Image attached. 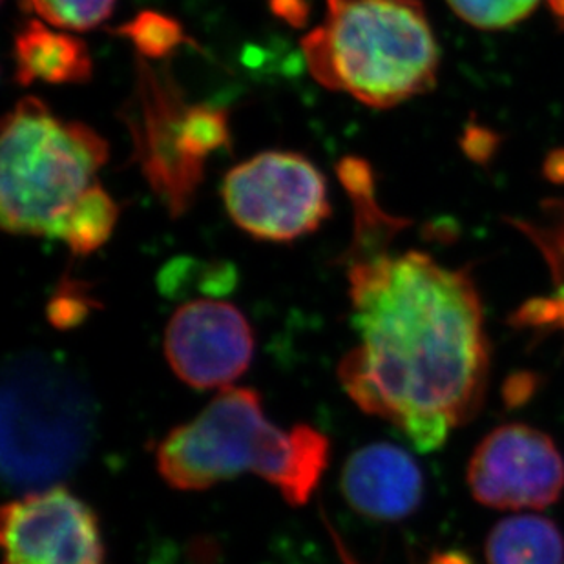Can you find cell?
<instances>
[{"mask_svg":"<svg viewBox=\"0 0 564 564\" xmlns=\"http://www.w3.org/2000/svg\"><path fill=\"white\" fill-rule=\"evenodd\" d=\"M539 380L538 375L530 371H519L511 377L506 378L502 386V399L508 408H521L532 400L533 394L538 393Z\"/></svg>","mask_w":564,"mask_h":564,"instance_id":"cell-20","label":"cell"},{"mask_svg":"<svg viewBox=\"0 0 564 564\" xmlns=\"http://www.w3.org/2000/svg\"><path fill=\"white\" fill-rule=\"evenodd\" d=\"M488 564H564V535L541 516L508 517L486 541Z\"/></svg>","mask_w":564,"mask_h":564,"instance_id":"cell-13","label":"cell"},{"mask_svg":"<svg viewBox=\"0 0 564 564\" xmlns=\"http://www.w3.org/2000/svg\"><path fill=\"white\" fill-rule=\"evenodd\" d=\"M15 80L30 86L85 85L94 75V61L85 41L50 28L46 22L28 21L19 28L13 43Z\"/></svg>","mask_w":564,"mask_h":564,"instance_id":"cell-12","label":"cell"},{"mask_svg":"<svg viewBox=\"0 0 564 564\" xmlns=\"http://www.w3.org/2000/svg\"><path fill=\"white\" fill-rule=\"evenodd\" d=\"M138 50L139 57L165 59L183 44H191V37L183 30L182 22L160 11H141L116 30Z\"/></svg>","mask_w":564,"mask_h":564,"instance_id":"cell-15","label":"cell"},{"mask_svg":"<svg viewBox=\"0 0 564 564\" xmlns=\"http://www.w3.org/2000/svg\"><path fill=\"white\" fill-rule=\"evenodd\" d=\"M302 50L319 85L368 107H397L437 80V39L416 0H327Z\"/></svg>","mask_w":564,"mask_h":564,"instance_id":"cell-3","label":"cell"},{"mask_svg":"<svg viewBox=\"0 0 564 564\" xmlns=\"http://www.w3.org/2000/svg\"><path fill=\"white\" fill-rule=\"evenodd\" d=\"M475 501L497 510H543L560 501L564 458L546 433L506 424L480 442L468 466Z\"/></svg>","mask_w":564,"mask_h":564,"instance_id":"cell-8","label":"cell"},{"mask_svg":"<svg viewBox=\"0 0 564 564\" xmlns=\"http://www.w3.org/2000/svg\"><path fill=\"white\" fill-rule=\"evenodd\" d=\"M549 2L554 15L557 17V21L564 26V0H549Z\"/></svg>","mask_w":564,"mask_h":564,"instance_id":"cell-23","label":"cell"},{"mask_svg":"<svg viewBox=\"0 0 564 564\" xmlns=\"http://www.w3.org/2000/svg\"><path fill=\"white\" fill-rule=\"evenodd\" d=\"M4 564H107L94 511L61 486L2 510Z\"/></svg>","mask_w":564,"mask_h":564,"instance_id":"cell-9","label":"cell"},{"mask_svg":"<svg viewBox=\"0 0 564 564\" xmlns=\"http://www.w3.org/2000/svg\"><path fill=\"white\" fill-rule=\"evenodd\" d=\"M188 107L171 69L152 68L139 57L132 99L119 118L132 135V160L172 218L187 213L205 177V165L192 160L183 144Z\"/></svg>","mask_w":564,"mask_h":564,"instance_id":"cell-7","label":"cell"},{"mask_svg":"<svg viewBox=\"0 0 564 564\" xmlns=\"http://www.w3.org/2000/svg\"><path fill=\"white\" fill-rule=\"evenodd\" d=\"M252 355L254 335L249 319L221 300L188 302L166 325V360L191 388H230L249 369Z\"/></svg>","mask_w":564,"mask_h":564,"instance_id":"cell-10","label":"cell"},{"mask_svg":"<svg viewBox=\"0 0 564 564\" xmlns=\"http://www.w3.org/2000/svg\"><path fill=\"white\" fill-rule=\"evenodd\" d=\"M91 302L77 282L63 283L55 299L50 302L48 316L57 327H72L79 324L90 313Z\"/></svg>","mask_w":564,"mask_h":564,"instance_id":"cell-19","label":"cell"},{"mask_svg":"<svg viewBox=\"0 0 564 564\" xmlns=\"http://www.w3.org/2000/svg\"><path fill=\"white\" fill-rule=\"evenodd\" d=\"M96 410L85 383L46 352L6 364L2 377V477L22 496L57 488L85 460Z\"/></svg>","mask_w":564,"mask_h":564,"instance_id":"cell-5","label":"cell"},{"mask_svg":"<svg viewBox=\"0 0 564 564\" xmlns=\"http://www.w3.org/2000/svg\"><path fill=\"white\" fill-rule=\"evenodd\" d=\"M271 6L278 17H282L294 26H302L307 19L305 0H271Z\"/></svg>","mask_w":564,"mask_h":564,"instance_id":"cell-21","label":"cell"},{"mask_svg":"<svg viewBox=\"0 0 564 564\" xmlns=\"http://www.w3.org/2000/svg\"><path fill=\"white\" fill-rule=\"evenodd\" d=\"M230 143L229 116L210 105H191L183 119V144L192 160L205 165L208 155Z\"/></svg>","mask_w":564,"mask_h":564,"instance_id":"cell-16","label":"cell"},{"mask_svg":"<svg viewBox=\"0 0 564 564\" xmlns=\"http://www.w3.org/2000/svg\"><path fill=\"white\" fill-rule=\"evenodd\" d=\"M155 463L166 485L202 491L241 474L274 486L291 506H304L329 464L324 433L299 424L274 426L251 388H225L188 424L161 442Z\"/></svg>","mask_w":564,"mask_h":564,"instance_id":"cell-2","label":"cell"},{"mask_svg":"<svg viewBox=\"0 0 564 564\" xmlns=\"http://www.w3.org/2000/svg\"><path fill=\"white\" fill-rule=\"evenodd\" d=\"M221 194L232 221L258 240L293 241L330 216L324 174L296 152L243 161L227 174Z\"/></svg>","mask_w":564,"mask_h":564,"instance_id":"cell-6","label":"cell"},{"mask_svg":"<svg viewBox=\"0 0 564 564\" xmlns=\"http://www.w3.org/2000/svg\"><path fill=\"white\" fill-rule=\"evenodd\" d=\"M427 564H474L468 555L463 552H444V554H435Z\"/></svg>","mask_w":564,"mask_h":564,"instance_id":"cell-22","label":"cell"},{"mask_svg":"<svg viewBox=\"0 0 564 564\" xmlns=\"http://www.w3.org/2000/svg\"><path fill=\"white\" fill-rule=\"evenodd\" d=\"M108 143L94 128L63 121L37 97H24L4 118L0 141V224L17 236L55 232L97 185Z\"/></svg>","mask_w":564,"mask_h":564,"instance_id":"cell-4","label":"cell"},{"mask_svg":"<svg viewBox=\"0 0 564 564\" xmlns=\"http://www.w3.org/2000/svg\"><path fill=\"white\" fill-rule=\"evenodd\" d=\"M119 207L97 183L69 210L55 232L75 256H88L101 249L118 224Z\"/></svg>","mask_w":564,"mask_h":564,"instance_id":"cell-14","label":"cell"},{"mask_svg":"<svg viewBox=\"0 0 564 564\" xmlns=\"http://www.w3.org/2000/svg\"><path fill=\"white\" fill-rule=\"evenodd\" d=\"M463 21L480 30H501L527 19L539 0H447Z\"/></svg>","mask_w":564,"mask_h":564,"instance_id":"cell-18","label":"cell"},{"mask_svg":"<svg viewBox=\"0 0 564 564\" xmlns=\"http://www.w3.org/2000/svg\"><path fill=\"white\" fill-rule=\"evenodd\" d=\"M338 177L355 210L351 246L338 261L360 338L338 378L358 408L402 430L419 452H435L485 400L490 346L479 291L468 269L389 249L410 221L378 205L368 161L341 160Z\"/></svg>","mask_w":564,"mask_h":564,"instance_id":"cell-1","label":"cell"},{"mask_svg":"<svg viewBox=\"0 0 564 564\" xmlns=\"http://www.w3.org/2000/svg\"><path fill=\"white\" fill-rule=\"evenodd\" d=\"M28 4L50 26L90 32L112 17L116 0H28Z\"/></svg>","mask_w":564,"mask_h":564,"instance_id":"cell-17","label":"cell"},{"mask_svg":"<svg viewBox=\"0 0 564 564\" xmlns=\"http://www.w3.org/2000/svg\"><path fill=\"white\" fill-rule=\"evenodd\" d=\"M341 491L352 510L369 519L402 521L421 506L424 475L402 447L377 442L347 458Z\"/></svg>","mask_w":564,"mask_h":564,"instance_id":"cell-11","label":"cell"}]
</instances>
